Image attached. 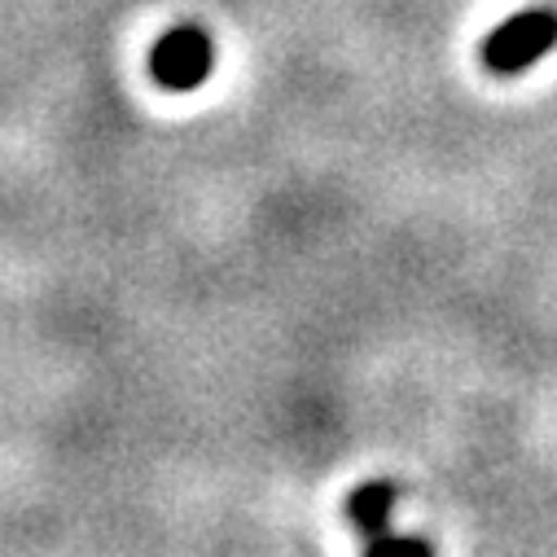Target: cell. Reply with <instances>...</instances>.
<instances>
[{
	"label": "cell",
	"mask_w": 557,
	"mask_h": 557,
	"mask_svg": "<svg viewBox=\"0 0 557 557\" xmlns=\"http://www.w3.org/2000/svg\"><path fill=\"white\" fill-rule=\"evenodd\" d=\"M391 509H395V487H391V483H364V487H356L351 500H347V518L360 527L364 540H373V535L386 531Z\"/></svg>",
	"instance_id": "cell-3"
},
{
	"label": "cell",
	"mask_w": 557,
	"mask_h": 557,
	"mask_svg": "<svg viewBox=\"0 0 557 557\" xmlns=\"http://www.w3.org/2000/svg\"><path fill=\"white\" fill-rule=\"evenodd\" d=\"M215 66V45L202 27H172L150 49V75L168 92H194Z\"/></svg>",
	"instance_id": "cell-2"
},
{
	"label": "cell",
	"mask_w": 557,
	"mask_h": 557,
	"mask_svg": "<svg viewBox=\"0 0 557 557\" xmlns=\"http://www.w3.org/2000/svg\"><path fill=\"white\" fill-rule=\"evenodd\" d=\"M557 45V10L535 5L513 18H505L487 40H483V66L492 75H522L535 66L548 49Z\"/></svg>",
	"instance_id": "cell-1"
},
{
	"label": "cell",
	"mask_w": 557,
	"mask_h": 557,
	"mask_svg": "<svg viewBox=\"0 0 557 557\" xmlns=\"http://www.w3.org/2000/svg\"><path fill=\"white\" fill-rule=\"evenodd\" d=\"M364 557H435V548L426 540H417V535H391V531H382V535L369 540Z\"/></svg>",
	"instance_id": "cell-4"
}]
</instances>
